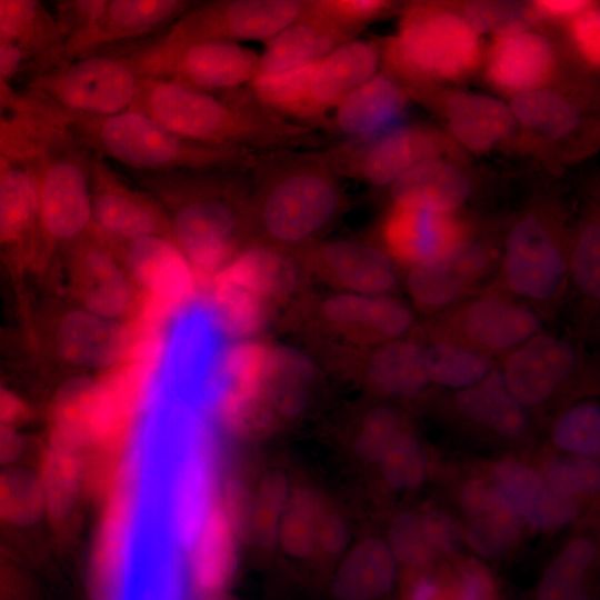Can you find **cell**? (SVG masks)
<instances>
[{"mask_svg": "<svg viewBox=\"0 0 600 600\" xmlns=\"http://www.w3.org/2000/svg\"><path fill=\"white\" fill-rule=\"evenodd\" d=\"M577 331H594L600 311V222L598 214L587 217L571 239L568 291Z\"/></svg>", "mask_w": 600, "mask_h": 600, "instance_id": "e575fe53", "label": "cell"}, {"mask_svg": "<svg viewBox=\"0 0 600 600\" xmlns=\"http://www.w3.org/2000/svg\"><path fill=\"white\" fill-rule=\"evenodd\" d=\"M132 332L126 321L109 319L81 307L67 311L56 330L57 351L74 367L108 369L130 349Z\"/></svg>", "mask_w": 600, "mask_h": 600, "instance_id": "484cf974", "label": "cell"}, {"mask_svg": "<svg viewBox=\"0 0 600 600\" xmlns=\"http://www.w3.org/2000/svg\"><path fill=\"white\" fill-rule=\"evenodd\" d=\"M547 321L530 304L488 286L452 308L420 322L497 360L546 330Z\"/></svg>", "mask_w": 600, "mask_h": 600, "instance_id": "7c38bea8", "label": "cell"}, {"mask_svg": "<svg viewBox=\"0 0 600 600\" xmlns=\"http://www.w3.org/2000/svg\"><path fill=\"white\" fill-rule=\"evenodd\" d=\"M63 121L74 141L139 174L251 170L258 156L186 139L137 109L106 118L63 116Z\"/></svg>", "mask_w": 600, "mask_h": 600, "instance_id": "5b68a950", "label": "cell"}, {"mask_svg": "<svg viewBox=\"0 0 600 600\" xmlns=\"http://www.w3.org/2000/svg\"><path fill=\"white\" fill-rule=\"evenodd\" d=\"M382 248L406 270L430 261L470 234L457 213L392 204L380 229Z\"/></svg>", "mask_w": 600, "mask_h": 600, "instance_id": "603a6c76", "label": "cell"}, {"mask_svg": "<svg viewBox=\"0 0 600 600\" xmlns=\"http://www.w3.org/2000/svg\"><path fill=\"white\" fill-rule=\"evenodd\" d=\"M546 473L549 486L566 497L594 493L600 488V467L590 458L553 460Z\"/></svg>", "mask_w": 600, "mask_h": 600, "instance_id": "f907efd6", "label": "cell"}, {"mask_svg": "<svg viewBox=\"0 0 600 600\" xmlns=\"http://www.w3.org/2000/svg\"><path fill=\"white\" fill-rule=\"evenodd\" d=\"M11 560L8 552L0 546V587L4 586L11 574Z\"/></svg>", "mask_w": 600, "mask_h": 600, "instance_id": "94428289", "label": "cell"}, {"mask_svg": "<svg viewBox=\"0 0 600 600\" xmlns=\"http://www.w3.org/2000/svg\"><path fill=\"white\" fill-rule=\"evenodd\" d=\"M392 6L386 0H307L309 11L354 32L386 14Z\"/></svg>", "mask_w": 600, "mask_h": 600, "instance_id": "816d5d0a", "label": "cell"}, {"mask_svg": "<svg viewBox=\"0 0 600 600\" xmlns=\"http://www.w3.org/2000/svg\"><path fill=\"white\" fill-rule=\"evenodd\" d=\"M500 256L468 234L439 257L406 270L403 283L416 312L434 317L487 288Z\"/></svg>", "mask_w": 600, "mask_h": 600, "instance_id": "9a60e30c", "label": "cell"}, {"mask_svg": "<svg viewBox=\"0 0 600 600\" xmlns=\"http://www.w3.org/2000/svg\"><path fill=\"white\" fill-rule=\"evenodd\" d=\"M597 557L594 543L576 539L569 543L544 572L537 600H569L584 587V577Z\"/></svg>", "mask_w": 600, "mask_h": 600, "instance_id": "ee69618b", "label": "cell"}, {"mask_svg": "<svg viewBox=\"0 0 600 600\" xmlns=\"http://www.w3.org/2000/svg\"><path fill=\"white\" fill-rule=\"evenodd\" d=\"M549 40L531 30L496 36L487 54L486 77L502 92L541 89L554 69Z\"/></svg>", "mask_w": 600, "mask_h": 600, "instance_id": "f1b7e54d", "label": "cell"}, {"mask_svg": "<svg viewBox=\"0 0 600 600\" xmlns=\"http://www.w3.org/2000/svg\"><path fill=\"white\" fill-rule=\"evenodd\" d=\"M0 39L44 51L47 60L61 41L58 21L39 1L0 0Z\"/></svg>", "mask_w": 600, "mask_h": 600, "instance_id": "b9f144b4", "label": "cell"}, {"mask_svg": "<svg viewBox=\"0 0 600 600\" xmlns=\"http://www.w3.org/2000/svg\"><path fill=\"white\" fill-rule=\"evenodd\" d=\"M122 54L142 78L167 79L212 93L248 86L260 68V56L236 42L166 43L153 38Z\"/></svg>", "mask_w": 600, "mask_h": 600, "instance_id": "8fae6325", "label": "cell"}, {"mask_svg": "<svg viewBox=\"0 0 600 600\" xmlns=\"http://www.w3.org/2000/svg\"><path fill=\"white\" fill-rule=\"evenodd\" d=\"M32 417L30 406L16 392L0 383V422L18 427Z\"/></svg>", "mask_w": 600, "mask_h": 600, "instance_id": "11a10c76", "label": "cell"}, {"mask_svg": "<svg viewBox=\"0 0 600 600\" xmlns=\"http://www.w3.org/2000/svg\"><path fill=\"white\" fill-rule=\"evenodd\" d=\"M407 102L401 83L377 72L347 94L320 128L350 139L374 134L402 122Z\"/></svg>", "mask_w": 600, "mask_h": 600, "instance_id": "83f0119b", "label": "cell"}, {"mask_svg": "<svg viewBox=\"0 0 600 600\" xmlns=\"http://www.w3.org/2000/svg\"><path fill=\"white\" fill-rule=\"evenodd\" d=\"M40 231L36 167L8 166L0 172V242Z\"/></svg>", "mask_w": 600, "mask_h": 600, "instance_id": "ab89813d", "label": "cell"}, {"mask_svg": "<svg viewBox=\"0 0 600 600\" xmlns=\"http://www.w3.org/2000/svg\"><path fill=\"white\" fill-rule=\"evenodd\" d=\"M469 27L479 36H502L531 30L539 22L533 3L518 1H470L461 13Z\"/></svg>", "mask_w": 600, "mask_h": 600, "instance_id": "f6af8a7d", "label": "cell"}, {"mask_svg": "<svg viewBox=\"0 0 600 600\" xmlns=\"http://www.w3.org/2000/svg\"><path fill=\"white\" fill-rule=\"evenodd\" d=\"M452 596L451 600H498V590L490 571L472 559L461 568L458 588Z\"/></svg>", "mask_w": 600, "mask_h": 600, "instance_id": "db71d44e", "label": "cell"}, {"mask_svg": "<svg viewBox=\"0 0 600 600\" xmlns=\"http://www.w3.org/2000/svg\"><path fill=\"white\" fill-rule=\"evenodd\" d=\"M402 431L400 417L393 410L373 408L362 420L356 439L357 452L367 461H381Z\"/></svg>", "mask_w": 600, "mask_h": 600, "instance_id": "681fc988", "label": "cell"}, {"mask_svg": "<svg viewBox=\"0 0 600 600\" xmlns=\"http://www.w3.org/2000/svg\"><path fill=\"white\" fill-rule=\"evenodd\" d=\"M89 168L91 231L110 243L150 236L170 238L167 212L157 199L132 187L110 161L99 154L89 153Z\"/></svg>", "mask_w": 600, "mask_h": 600, "instance_id": "d6986e66", "label": "cell"}, {"mask_svg": "<svg viewBox=\"0 0 600 600\" xmlns=\"http://www.w3.org/2000/svg\"><path fill=\"white\" fill-rule=\"evenodd\" d=\"M444 114L453 138L474 153L490 151L516 128L509 104L482 93L452 92Z\"/></svg>", "mask_w": 600, "mask_h": 600, "instance_id": "836d02e7", "label": "cell"}, {"mask_svg": "<svg viewBox=\"0 0 600 600\" xmlns=\"http://www.w3.org/2000/svg\"><path fill=\"white\" fill-rule=\"evenodd\" d=\"M390 548L379 539L361 542L343 562L334 583L341 600H373L386 593L396 577Z\"/></svg>", "mask_w": 600, "mask_h": 600, "instance_id": "f35d334b", "label": "cell"}, {"mask_svg": "<svg viewBox=\"0 0 600 600\" xmlns=\"http://www.w3.org/2000/svg\"><path fill=\"white\" fill-rule=\"evenodd\" d=\"M46 519L64 523L88 486L87 456L79 449L47 439L36 468Z\"/></svg>", "mask_w": 600, "mask_h": 600, "instance_id": "d590c367", "label": "cell"}, {"mask_svg": "<svg viewBox=\"0 0 600 600\" xmlns=\"http://www.w3.org/2000/svg\"><path fill=\"white\" fill-rule=\"evenodd\" d=\"M306 0H217L192 4L156 37L166 43L268 41L304 10Z\"/></svg>", "mask_w": 600, "mask_h": 600, "instance_id": "5bb4252c", "label": "cell"}, {"mask_svg": "<svg viewBox=\"0 0 600 600\" xmlns=\"http://www.w3.org/2000/svg\"><path fill=\"white\" fill-rule=\"evenodd\" d=\"M496 487L512 504L521 520L539 529H556L578 516V504L554 491L534 470L514 461L498 464Z\"/></svg>", "mask_w": 600, "mask_h": 600, "instance_id": "d6a6232c", "label": "cell"}, {"mask_svg": "<svg viewBox=\"0 0 600 600\" xmlns=\"http://www.w3.org/2000/svg\"><path fill=\"white\" fill-rule=\"evenodd\" d=\"M406 600H443L441 591L430 578L418 579L408 591Z\"/></svg>", "mask_w": 600, "mask_h": 600, "instance_id": "91938a15", "label": "cell"}, {"mask_svg": "<svg viewBox=\"0 0 600 600\" xmlns=\"http://www.w3.org/2000/svg\"><path fill=\"white\" fill-rule=\"evenodd\" d=\"M80 241L73 282L80 307L96 314L124 321L138 303V290L108 241L102 238Z\"/></svg>", "mask_w": 600, "mask_h": 600, "instance_id": "cb8c5ba5", "label": "cell"}, {"mask_svg": "<svg viewBox=\"0 0 600 600\" xmlns=\"http://www.w3.org/2000/svg\"><path fill=\"white\" fill-rule=\"evenodd\" d=\"M498 363L509 390L527 409L547 403L574 379L592 371L597 362L578 337L546 329Z\"/></svg>", "mask_w": 600, "mask_h": 600, "instance_id": "2e32d148", "label": "cell"}, {"mask_svg": "<svg viewBox=\"0 0 600 600\" xmlns=\"http://www.w3.org/2000/svg\"><path fill=\"white\" fill-rule=\"evenodd\" d=\"M26 49L22 47L0 39V88L20 69Z\"/></svg>", "mask_w": 600, "mask_h": 600, "instance_id": "680465c9", "label": "cell"}, {"mask_svg": "<svg viewBox=\"0 0 600 600\" xmlns=\"http://www.w3.org/2000/svg\"><path fill=\"white\" fill-rule=\"evenodd\" d=\"M390 550L407 566L423 567L440 553L424 517L402 513L390 530Z\"/></svg>", "mask_w": 600, "mask_h": 600, "instance_id": "7dc6e473", "label": "cell"}, {"mask_svg": "<svg viewBox=\"0 0 600 600\" xmlns=\"http://www.w3.org/2000/svg\"><path fill=\"white\" fill-rule=\"evenodd\" d=\"M554 444L568 452L582 457L600 453V407L594 401H584L567 409L552 428Z\"/></svg>", "mask_w": 600, "mask_h": 600, "instance_id": "bcb514c9", "label": "cell"}, {"mask_svg": "<svg viewBox=\"0 0 600 600\" xmlns=\"http://www.w3.org/2000/svg\"><path fill=\"white\" fill-rule=\"evenodd\" d=\"M569 600H591L590 593L587 589V587H582L579 591H577Z\"/></svg>", "mask_w": 600, "mask_h": 600, "instance_id": "6125c7cd", "label": "cell"}, {"mask_svg": "<svg viewBox=\"0 0 600 600\" xmlns=\"http://www.w3.org/2000/svg\"><path fill=\"white\" fill-rule=\"evenodd\" d=\"M453 408L460 417L503 438H517L528 426L527 411L509 390L499 363L480 382L456 390Z\"/></svg>", "mask_w": 600, "mask_h": 600, "instance_id": "8d00e7d4", "label": "cell"}, {"mask_svg": "<svg viewBox=\"0 0 600 600\" xmlns=\"http://www.w3.org/2000/svg\"><path fill=\"white\" fill-rule=\"evenodd\" d=\"M450 148L451 142L438 129L402 121L322 152L337 174L357 177L376 187H390L418 163L444 158Z\"/></svg>", "mask_w": 600, "mask_h": 600, "instance_id": "4fadbf2b", "label": "cell"}, {"mask_svg": "<svg viewBox=\"0 0 600 600\" xmlns=\"http://www.w3.org/2000/svg\"><path fill=\"white\" fill-rule=\"evenodd\" d=\"M132 109L192 141L253 152L304 150L322 143L319 129L272 112L247 88L212 93L176 81L142 78Z\"/></svg>", "mask_w": 600, "mask_h": 600, "instance_id": "6da1fadb", "label": "cell"}, {"mask_svg": "<svg viewBox=\"0 0 600 600\" xmlns=\"http://www.w3.org/2000/svg\"><path fill=\"white\" fill-rule=\"evenodd\" d=\"M249 246L299 251L318 241L344 208L322 150L260 152L251 169Z\"/></svg>", "mask_w": 600, "mask_h": 600, "instance_id": "7a4b0ae2", "label": "cell"}, {"mask_svg": "<svg viewBox=\"0 0 600 600\" xmlns=\"http://www.w3.org/2000/svg\"><path fill=\"white\" fill-rule=\"evenodd\" d=\"M417 329V328H416ZM350 363L373 392L389 397H414L430 386L423 349L414 330L407 337L368 348H347Z\"/></svg>", "mask_w": 600, "mask_h": 600, "instance_id": "4316f807", "label": "cell"}, {"mask_svg": "<svg viewBox=\"0 0 600 600\" xmlns=\"http://www.w3.org/2000/svg\"><path fill=\"white\" fill-rule=\"evenodd\" d=\"M123 244L121 261L137 290L161 307L184 302L194 288V271L169 237L150 236Z\"/></svg>", "mask_w": 600, "mask_h": 600, "instance_id": "d4e9b609", "label": "cell"}, {"mask_svg": "<svg viewBox=\"0 0 600 600\" xmlns=\"http://www.w3.org/2000/svg\"><path fill=\"white\" fill-rule=\"evenodd\" d=\"M141 86L123 54L94 52L47 68L33 89L61 117L106 118L132 109Z\"/></svg>", "mask_w": 600, "mask_h": 600, "instance_id": "30bf717a", "label": "cell"}, {"mask_svg": "<svg viewBox=\"0 0 600 600\" xmlns=\"http://www.w3.org/2000/svg\"><path fill=\"white\" fill-rule=\"evenodd\" d=\"M380 62L374 42L351 40L307 64L258 76L248 87L272 112L320 128L347 94L378 72Z\"/></svg>", "mask_w": 600, "mask_h": 600, "instance_id": "8992f818", "label": "cell"}, {"mask_svg": "<svg viewBox=\"0 0 600 600\" xmlns=\"http://www.w3.org/2000/svg\"><path fill=\"white\" fill-rule=\"evenodd\" d=\"M357 32L307 9L293 22L266 41L258 76L283 72L330 53L353 40Z\"/></svg>", "mask_w": 600, "mask_h": 600, "instance_id": "f546056e", "label": "cell"}, {"mask_svg": "<svg viewBox=\"0 0 600 600\" xmlns=\"http://www.w3.org/2000/svg\"><path fill=\"white\" fill-rule=\"evenodd\" d=\"M280 534L290 553L310 556L318 549V539L327 538L339 549L343 546L346 533L342 524L331 517L323 518V511L311 497L298 496L283 512Z\"/></svg>", "mask_w": 600, "mask_h": 600, "instance_id": "7bdbcfd3", "label": "cell"}, {"mask_svg": "<svg viewBox=\"0 0 600 600\" xmlns=\"http://www.w3.org/2000/svg\"><path fill=\"white\" fill-rule=\"evenodd\" d=\"M472 193L468 174L447 158L424 160L390 186L392 204L457 213Z\"/></svg>", "mask_w": 600, "mask_h": 600, "instance_id": "4dcf8cb0", "label": "cell"}, {"mask_svg": "<svg viewBox=\"0 0 600 600\" xmlns=\"http://www.w3.org/2000/svg\"><path fill=\"white\" fill-rule=\"evenodd\" d=\"M540 19H572L591 4L584 0H539L532 2Z\"/></svg>", "mask_w": 600, "mask_h": 600, "instance_id": "9f6ffc18", "label": "cell"}, {"mask_svg": "<svg viewBox=\"0 0 600 600\" xmlns=\"http://www.w3.org/2000/svg\"><path fill=\"white\" fill-rule=\"evenodd\" d=\"M40 233L51 243H72L92 229L89 153L76 141L37 162Z\"/></svg>", "mask_w": 600, "mask_h": 600, "instance_id": "e0dca14e", "label": "cell"}, {"mask_svg": "<svg viewBox=\"0 0 600 600\" xmlns=\"http://www.w3.org/2000/svg\"><path fill=\"white\" fill-rule=\"evenodd\" d=\"M193 3L187 0H100L63 37L48 68L116 42L167 29Z\"/></svg>", "mask_w": 600, "mask_h": 600, "instance_id": "ac0fdd59", "label": "cell"}, {"mask_svg": "<svg viewBox=\"0 0 600 600\" xmlns=\"http://www.w3.org/2000/svg\"><path fill=\"white\" fill-rule=\"evenodd\" d=\"M198 600H228L223 596L209 597V598H198Z\"/></svg>", "mask_w": 600, "mask_h": 600, "instance_id": "be15d7a7", "label": "cell"}, {"mask_svg": "<svg viewBox=\"0 0 600 600\" xmlns=\"http://www.w3.org/2000/svg\"><path fill=\"white\" fill-rule=\"evenodd\" d=\"M320 319L347 348H368L400 339L419 326L414 309L396 296L336 292L321 303Z\"/></svg>", "mask_w": 600, "mask_h": 600, "instance_id": "44dd1931", "label": "cell"}, {"mask_svg": "<svg viewBox=\"0 0 600 600\" xmlns=\"http://www.w3.org/2000/svg\"><path fill=\"white\" fill-rule=\"evenodd\" d=\"M431 534L440 552L450 551L457 542V532L451 520L439 512L424 516Z\"/></svg>", "mask_w": 600, "mask_h": 600, "instance_id": "6f0895ef", "label": "cell"}, {"mask_svg": "<svg viewBox=\"0 0 600 600\" xmlns=\"http://www.w3.org/2000/svg\"><path fill=\"white\" fill-rule=\"evenodd\" d=\"M384 477L397 489L418 486L426 476V459L416 437L402 431L381 459Z\"/></svg>", "mask_w": 600, "mask_h": 600, "instance_id": "c3c4849f", "label": "cell"}, {"mask_svg": "<svg viewBox=\"0 0 600 600\" xmlns=\"http://www.w3.org/2000/svg\"><path fill=\"white\" fill-rule=\"evenodd\" d=\"M570 244L553 217L526 212L509 229L489 286L527 302L549 321L566 301Z\"/></svg>", "mask_w": 600, "mask_h": 600, "instance_id": "ba28073f", "label": "cell"}, {"mask_svg": "<svg viewBox=\"0 0 600 600\" xmlns=\"http://www.w3.org/2000/svg\"><path fill=\"white\" fill-rule=\"evenodd\" d=\"M386 71L398 82L457 81L481 58L480 36L460 13L438 6L409 7L396 36L380 49Z\"/></svg>", "mask_w": 600, "mask_h": 600, "instance_id": "52a82bcc", "label": "cell"}, {"mask_svg": "<svg viewBox=\"0 0 600 600\" xmlns=\"http://www.w3.org/2000/svg\"><path fill=\"white\" fill-rule=\"evenodd\" d=\"M570 38L579 54L591 67L600 62V13L590 6L570 20Z\"/></svg>", "mask_w": 600, "mask_h": 600, "instance_id": "f5cc1de1", "label": "cell"}, {"mask_svg": "<svg viewBox=\"0 0 600 600\" xmlns=\"http://www.w3.org/2000/svg\"><path fill=\"white\" fill-rule=\"evenodd\" d=\"M146 461L132 448L101 490L91 551L93 600H124L144 506Z\"/></svg>", "mask_w": 600, "mask_h": 600, "instance_id": "9c48e42d", "label": "cell"}, {"mask_svg": "<svg viewBox=\"0 0 600 600\" xmlns=\"http://www.w3.org/2000/svg\"><path fill=\"white\" fill-rule=\"evenodd\" d=\"M509 108L516 122L549 140L566 138L581 120L577 104L542 88L512 96Z\"/></svg>", "mask_w": 600, "mask_h": 600, "instance_id": "60d3db41", "label": "cell"}, {"mask_svg": "<svg viewBox=\"0 0 600 600\" xmlns=\"http://www.w3.org/2000/svg\"><path fill=\"white\" fill-rule=\"evenodd\" d=\"M239 509L232 491H221L183 557L186 582L198 598L223 596L238 568Z\"/></svg>", "mask_w": 600, "mask_h": 600, "instance_id": "7402d4cb", "label": "cell"}, {"mask_svg": "<svg viewBox=\"0 0 600 600\" xmlns=\"http://www.w3.org/2000/svg\"><path fill=\"white\" fill-rule=\"evenodd\" d=\"M422 342L423 363L430 384L460 390L483 380L498 360L454 339L416 329Z\"/></svg>", "mask_w": 600, "mask_h": 600, "instance_id": "74e56055", "label": "cell"}, {"mask_svg": "<svg viewBox=\"0 0 600 600\" xmlns=\"http://www.w3.org/2000/svg\"><path fill=\"white\" fill-rule=\"evenodd\" d=\"M471 546L484 557L506 552L517 540L521 518L496 487L473 480L460 493Z\"/></svg>", "mask_w": 600, "mask_h": 600, "instance_id": "1f68e13d", "label": "cell"}, {"mask_svg": "<svg viewBox=\"0 0 600 600\" xmlns=\"http://www.w3.org/2000/svg\"><path fill=\"white\" fill-rule=\"evenodd\" d=\"M169 209L170 238L194 273L212 278L249 246L251 170L140 176Z\"/></svg>", "mask_w": 600, "mask_h": 600, "instance_id": "3957f363", "label": "cell"}, {"mask_svg": "<svg viewBox=\"0 0 600 600\" xmlns=\"http://www.w3.org/2000/svg\"><path fill=\"white\" fill-rule=\"evenodd\" d=\"M303 264L337 292L394 296L400 267L379 246L349 239L317 241L298 251Z\"/></svg>", "mask_w": 600, "mask_h": 600, "instance_id": "ffe728a7", "label": "cell"}, {"mask_svg": "<svg viewBox=\"0 0 600 600\" xmlns=\"http://www.w3.org/2000/svg\"><path fill=\"white\" fill-rule=\"evenodd\" d=\"M166 447L151 484L161 538L184 557L219 494V458L208 421L190 407L169 413Z\"/></svg>", "mask_w": 600, "mask_h": 600, "instance_id": "277c9868", "label": "cell"}]
</instances>
